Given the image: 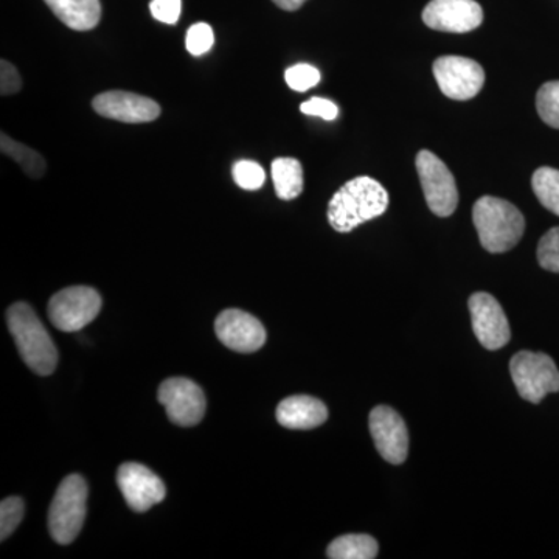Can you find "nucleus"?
Returning a JSON list of instances; mask_svg holds the SVG:
<instances>
[{
  "label": "nucleus",
  "mask_w": 559,
  "mask_h": 559,
  "mask_svg": "<svg viewBox=\"0 0 559 559\" xmlns=\"http://www.w3.org/2000/svg\"><path fill=\"white\" fill-rule=\"evenodd\" d=\"M473 221L480 245L491 253L513 249L525 231L524 215L511 202L484 197L474 204Z\"/></svg>",
  "instance_id": "7ed1b4c3"
},
{
  "label": "nucleus",
  "mask_w": 559,
  "mask_h": 559,
  "mask_svg": "<svg viewBox=\"0 0 559 559\" xmlns=\"http://www.w3.org/2000/svg\"><path fill=\"white\" fill-rule=\"evenodd\" d=\"M286 84L296 92H307L320 83V72L314 66L296 64L285 72Z\"/></svg>",
  "instance_id": "b1692460"
},
{
  "label": "nucleus",
  "mask_w": 559,
  "mask_h": 559,
  "mask_svg": "<svg viewBox=\"0 0 559 559\" xmlns=\"http://www.w3.org/2000/svg\"><path fill=\"white\" fill-rule=\"evenodd\" d=\"M24 516V502L20 498L2 500L0 506V539L9 538Z\"/></svg>",
  "instance_id": "a878e982"
},
{
  "label": "nucleus",
  "mask_w": 559,
  "mask_h": 559,
  "mask_svg": "<svg viewBox=\"0 0 559 559\" xmlns=\"http://www.w3.org/2000/svg\"><path fill=\"white\" fill-rule=\"evenodd\" d=\"M159 401L167 411L168 418L183 428L198 425L204 418L207 407L200 385L187 378H170L162 382Z\"/></svg>",
  "instance_id": "1a4fd4ad"
},
{
  "label": "nucleus",
  "mask_w": 559,
  "mask_h": 559,
  "mask_svg": "<svg viewBox=\"0 0 559 559\" xmlns=\"http://www.w3.org/2000/svg\"><path fill=\"white\" fill-rule=\"evenodd\" d=\"M11 336L28 369L49 377L57 369L58 352L50 334L27 304H14L7 312Z\"/></svg>",
  "instance_id": "f03ea898"
},
{
  "label": "nucleus",
  "mask_w": 559,
  "mask_h": 559,
  "mask_svg": "<svg viewBox=\"0 0 559 559\" xmlns=\"http://www.w3.org/2000/svg\"><path fill=\"white\" fill-rule=\"evenodd\" d=\"M433 76L440 91L457 102L476 97L485 84V72L479 62L465 57H441L433 62Z\"/></svg>",
  "instance_id": "6e6552de"
},
{
  "label": "nucleus",
  "mask_w": 559,
  "mask_h": 559,
  "mask_svg": "<svg viewBox=\"0 0 559 559\" xmlns=\"http://www.w3.org/2000/svg\"><path fill=\"white\" fill-rule=\"evenodd\" d=\"M55 16L75 32H90L102 20L100 0H44Z\"/></svg>",
  "instance_id": "f3484780"
},
{
  "label": "nucleus",
  "mask_w": 559,
  "mask_h": 559,
  "mask_svg": "<svg viewBox=\"0 0 559 559\" xmlns=\"http://www.w3.org/2000/svg\"><path fill=\"white\" fill-rule=\"evenodd\" d=\"M538 261L543 270L559 274V227H554L540 238Z\"/></svg>",
  "instance_id": "393cba45"
},
{
  "label": "nucleus",
  "mask_w": 559,
  "mask_h": 559,
  "mask_svg": "<svg viewBox=\"0 0 559 559\" xmlns=\"http://www.w3.org/2000/svg\"><path fill=\"white\" fill-rule=\"evenodd\" d=\"M117 484L128 507L138 513L148 511L167 495L164 481L140 463H123L117 473Z\"/></svg>",
  "instance_id": "4468645a"
},
{
  "label": "nucleus",
  "mask_w": 559,
  "mask_h": 559,
  "mask_svg": "<svg viewBox=\"0 0 559 559\" xmlns=\"http://www.w3.org/2000/svg\"><path fill=\"white\" fill-rule=\"evenodd\" d=\"M92 108L98 116L121 123H150L160 116L159 103L124 91H109L97 95L92 102Z\"/></svg>",
  "instance_id": "ddd939ff"
},
{
  "label": "nucleus",
  "mask_w": 559,
  "mask_h": 559,
  "mask_svg": "<svg viewBox=\"0 0 559 559\" xmlns=\"http://www.w3.org/2000/svg\"><path fill=\"white\" fill-rule=\"evenodd\" d=\"M469 311L474 334L485 348L499 349L509 344V319L495 297L487 293L473 294L469 299Z\"/></svg>",
  "instance_id": "9b49d317"
},
{
  "label": "nucleus",
  "mask_w": 559,
  "mask_h": 559,
  "mask_svg": "<svg viewBox=\"0 0 559 559\" xmlns=\"http://www.w3.org/2000/svg\"><path fill=\"white\" fill-rule=\"evenodd\" d=\"M300 110L307 116L320 117L326 121L336 120V117L340 116V108L333 102L319 97L301 103Z\"/></svg>",
  "instance_id": "c85d7f7f"
},
{
  "label": "nucleus",
  "mask_w": 559,
  "mask_h": 559,
  "mask_svg": "<svg viewBox=\"0 0 559 559\" xmlns=\"http://www.w3.org/2000/svg\"><path fill=\"white\" fill-rule=\"evenodd\" d=\"M231 175H234L235 183H237L238 187L249 191L261 189L264 180H266V173H264L263 167L252 160L237 162V164L234 165Z\"/></svg>",
  "instance_id": "5701e85b"
},
{
  "label": "nucleus",
  "mask_w": 559,
  "mask_h": 559,
  "mask_svg": "<svg viewBox=\"0 0 559 559\" xmlns=\"http://www.w3.org/2000/svg\"><path fill=\"white\" fill-rule=\"evenodd\" d=\"M423 22L432 31L468 33L480 27L484 10L476 0H430Z\"/></svg>",
  "instance_id": "f8f14e48"
},
{
  "label": "nucleus",
  "mask_w": 559,
  "mask_h": 559,
  "mask_svg": "<svg viewBox=\"0 0 559 559\" xmlns=\"http://www.w3.org/2000/svg\"><path fill=\"white\" fill-rule=\"evenodd\" d=\"M326 557L331 559H373L378 557V543L369 535H344L330 544Z\"/></svg>",
  "instance_id": "6ab92c4d"
},
{
  "label": "nucleus",
  "mask_w": 559,
  "mask_h": 559,
  "mask_svg": "<svg viewBox=\"0 0 559 559\" xmlns=\"http://www.w3.org/2000/svg\"><path fill=\"white\" fill-rule=\"evenodd\" d=\"M533 191L543 207L559 216V170L551 167H540L533 173Z\"/></svg>",
  "instance_id": "412c9836"
},
{
  "label": "nucleus",
  "mask_w": 559,
  "mask_h": 559,
  "mask_svg": "<svg viewBox=\"0 0 559 559\" xmlns=\"http://www.w3.org/2000/svg\"><path fill=\"white\" fill-rule=\"evenodd\" d=\"M213 44H215V35H213L212 27L205 24V22L191 25L189 32H187V50L194 55V57L207 53L212 49Z\"/></svg>",
  "instance_id": "bb28decb"
},
{
  "label": "nucleus",
  "mask_w": 559,
  "mask_h": 559,
  "mask_svg": "<svg viewBox=\"0 0 559 559\" xmlns=\"http://www.w3.org/2000/svg\"><path fill=\"white\" fill-rule=\"evenodd\" d=\"M215 333L227 348L238 353H253L266 342V330L259 319L241 310L221 312Z\"/></svg>",
  "instance_id": "2eb2a0df"
},
{
  "label": "nucleus",
  "mask_w": 559,
  "mask_h": 559,
  "mask_svg": "<svg viewBox=\"0 0 559 559\" xmlns=\"http://www.w3.org/2000/svg\"><path fill=\"white\" fill-rule=\"evenodd\" d=\"M278 9L285 11H296L299 10L301 5H304L307 0H272Z\"/></svg>",
  "instance_id": "7c9ffc66"
},
{
  "label": "nucleus",
  "mask_w": 559,
  "mask_h": 559,
  "mask_svg": "<svg viewBox=\"0 0 559 559\" xmlns=\"http://www.w3.org/2000/svg\"><path fill=\"white\" fill-rule=\"evenodd\" d=\"M87 485L79 474L66 477L51 500L49 530L58 544H72L86 520Z\"/></svg>",
  "instance_id": "20e7f679"
},
{
  "label": "nucleus",
  "mask_w": 559,
  "mask_h": 559,
  "mask_svg": "<svg viewBox=\"0 0 559 559\" xmlns=\"http://www.w3.org/2000/svg\"><path fill=\"white\" fill-rule=\"evenodd\" d=\"M0 150H2V153L9 156L10 159L20 164L25 175L31 176V178L39 179L46 175V160H44V157L40 156L38 151L28 148V146L22 145V143L14 142L5 132H2V135H0Z\"/></svg>",
  "instance_id": "aec40b11"
},
{
  "label": "nucleus",
  "mask_w": 559,
  "mask_h": 559,
  "mask_svg": "<svg viewBox=\"0 0 559 559\" xmlns=\"http://www.w3.org/2000/svg\"><path fill=\"white\" fill-rule=\"evenodd\" d=\"M389 207V193L378 180L359 176L348 180L329 204V223L334 230L348 234L360 224L384 215Z\"/></svg>",
  "instance_id": "f257e3e1"
},
{
  "label": "nucleus",
  "mask_w": 559,
  "mask_h": 559,
  "mask_svg": "<svg viewBox=\"0 0 559 559\" xmlns=\"http://www.w3.org/2000/svg\"><path fill=\"white\" fill-rule=\"evenodd\" d=\"M536 109L544 123L559 130V81H549L539 87Z\"/></svg>",
  "instance_id": "4be33fe9"
},
{
  "label": "nucleus",
  "mask_w": 559,
  "mask_h": 559,
  "mask_svg": "<svg viewBox=\"0 0 559 559\" xmlns=\"http://www.w3.org/2000/svg\"><path fill=\"white\" fill-rule=\"evenodd\" d=\"M510 373L518 392L528 403L538 404L549 393L559 392V370L546 353H518L510 360Z\"/></svg>",
  "instance_id": "39448f33"
},
{
  "label": "nucleus",
  "mask_w": 559,
  "mask_h": 559,
  "mask_svg": "<svg viewBox=\"0 0 559 559\" xmlns=\"http://www.w3.org/2000/svg\"><path fill=\"white\" fill-rule=\"evenodd\" d=\"M272 180L280 200L293 201L304 191V168L293 157H280L272 162Z\"/></svg>",
  "instance_id": "a211bd4d"
},
{
  "label": "nucleus",
  "mask_w": 559,
  "mask_h": 559,
  "mask_svg": "<svg viewBox=\"0 0 559 559\" xmlns=\"http://www.w3.org/2000/svg\"><path fill=\"white\" fill-rule=\"evenodd\" d=\"M102 310V297L87 286H72L55 294L49 301V318L55 329L73 333L83 330Z\"/></svg>",
  "instance_id": "0eeeda50"
},
{
  "label": "nucleus",
  "mask_w": 559,
  "mask_h": 559,
  "mask_svg": "<svg viewBox=\"0 0 559 559\" xmlns=\"http://www.w3.org/2000/svg\"><path fill=\"white\" fill-rule=\"evenodd\" d=\"M22 81L20 72L11 62L2 60L0 62V94L5 95L17 94L21 91Z\"/></svg>",
  "instance_id": "c756f323"
},
{
  "label": "nucleus",
  "mask_w": 559,
  "mask_h": 559,
  "mask_svg": "<svg viewBox=\"0 0 559 559\" xmlns=\"http://www.w3.org/2000/svg\"><path fill=\"white\" fill-rule=\"evenodd\" d=\"M370 433L374 447L385 462L401 465L409 452V432L399 412L378 406L370 414Z\"/></svg>",
  "instance_id": "9d476101"
},
{
  "label": "nucleus",
  "mask_w": 559,
  "mask_h": 559,
  "mask_svg": "<svg viewBox=\"0 0 559 559\" xmlns=\"http://www.w3.org/2000/svg\"><path fill=\"white\" fill-rule=\"evenodd\" d=\"M150 10L154 20L175 25L182 11V0H151Z\"/></svg>",
  "instance_id": "cd10ccee"
},
{
  "label": "nucleus",
  "mask_w": 559,
  "mask_h": 559,
  "mask_svg": "<svg viewBox=\"0 0 559 559\" xmlns=\"http://www.w3.org/2000/svg\"><path fill=\"white\" fill-rule=\"evenodd\" d=\"M329 418V409L318 399L308 395L289 396L277 407V421L283 428L314 429Z\"/></svg>",
  "instance_id": "dca6fc26"
},
{
  "label": "nucleus",
  "mask_w": 559,
  "mask_h": 559,
  "mask_svg": "<svg viewBox=\"0 0 559 559\" xmlns=\"http://www.w3.org/2000/svg\"><path fill=\"white\" fill-rule=\"evenodd\" d=\"M417 171L430 212L440 218L451 216L459 205V190L447 164L430 151L423 150L417 154Z\"/></svg>",
  "instance_id": "423d86ee"
}]
</instances>
